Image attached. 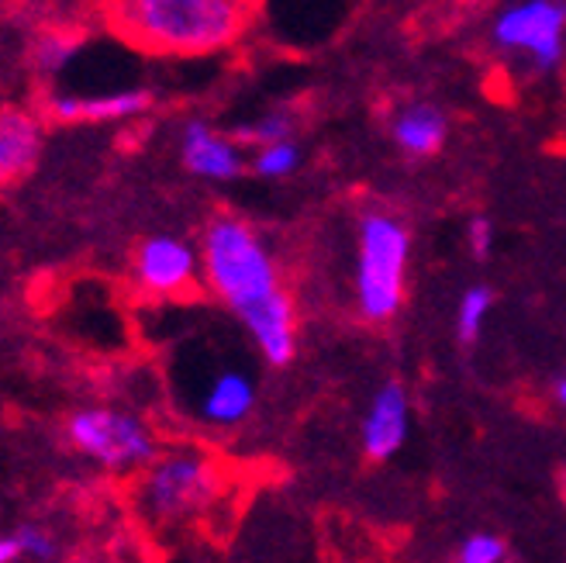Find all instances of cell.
Segmentation results:
<instances>
[{
  "label": "cell",
  "instance_id": "6da1fadb",
  "mask_svg": "<svg viewBox=\"0 0 566 563\" xmlns=\"http://www.w3.org/2000/svg\"><path fill=\"white\" fill-rule=\"evenodd\" d=\"M197 249L201 284L239 319L260 359L273 371L291 367L301 340L297 301L283 284L280 260L263 232L239 215H214Z\"/></svg>",
  "mask_w": 566,
  "mask_h": 563
},
{
  "label": "cell",
  "instance_id": "7a4b0ae2",
  "mask_svg": "<svg viewBox=\"0 0 566 563\" xmlns=\"http://www.w3.org/2000/svg\"><path fill=\"white\" fill-rule=\"evenodd\" d=\"M115 24L153 52L205 55L235 42L245 8L242 0H115Z\"/></svg>",
  "mask_w": 566,
  "mask_h": 563
},
{
  "label": "cell",
  "instance_id": "3957f363",
  "mask_svg": "<svg viewBox=\"0 0 566 563\" xmlns=\"http://www.w3.org/2000/svg\"><path fill=\"white\" fill-rule=\"evenodd\" d=\"M411 229L401 215L366 208L356 221L353 301L366 325H390L408 301Z\"/></svg>",
  "mask_w": 566,
  "mask_h": 563
},
{
  "label": "cell",
  "instance_id": "277c9868",
  "mask_svg": "<svg viewBox=\"0 0 566 563\" xmlns=\"http://www.w3.org/2000/svg\"><path fill=\"white\" fill-rule=\"evenodd\" d=\"M224 494L221 463L197 446L159 449L138 477V509L159 525H187L208 515Z\"/></svg>",
  "mask_w": 566,
  "mask_h": 563
},
{
  "label": "cell",
  "instance_id": "5b68a950",
  "mask_svg": "<svg viewBox=\"0 0 566 563\" xmlns=\"http://www.w3.org/2000/svg\"><path fill=\"white\" fill-rule=\"evenodd\" d=\"M63 436L73 453L91 460L107 473L146 470L159 457V436L146 418L118 405H87L76 408Z\"/></svg>",
  "mask_w": 566,
  "mask_h": 563
},
{
  "label": "cell",
  "instance_id": "8992f818",
  "mask_svg": "<svg viewBox=\"0 0 566 563\" xmlns=\"http://www.w3.org/2000/svg\"><path fill=\"white\" fill-rule=\"evenodd\" d=\"M491 42L549 76L566 60V0H512L491 21Z\"/></svg>",
  "mask_w": 566,
  "mask_h": 563
},
{
  "label": "cell",
  "instance_id": "52a82bcc",
  "mask_svg": "<svg viewBox=\"0 0 566 563\" xmlns=\"http://www.w3.org/2000/svg\"><path fill=\"white\" fill-rule=\"evenodd\" d=\"M132 288L153 301L193 294L201 288V249L174 232L142 239L132 257Z\"/></svg>",
  "mask_w": 566,
  "mask_h": 563
},
{
  "label": "cell",
  "instance_id": "ba28073f",
  "mask_svg": "<svg viewBox=\"0 0 566 563\" xmlns=\"http://www.w3.org/2000/svg\"><path fill=\"white\" fill-rule=\"evenodd\" d=\"M190 415L205 429L229 432L252 418L260 405V384L242 363H214L190 387Z\"/></svg>",
  "mask_w": 566,
  "mask_h": 563
},
{
  "label": "cell",
  "instance_id": "9c48e42d",
  "mask_svg": "<svg viewBox=\"0 0 566 563\" xmlns=\"http://www.w3.org/2000/svg\"><path fill=\"white\" fill-rule=\"evenodd\" d=\"M411 436V398L401 380H384L359 421V446L370 463H387Z\"/></svg>",
  "mask_w": 566,
  "mask_h": 563
},
{
  "label": "cell",
  "instance_id": "30bf717a",
  "mask_svg": "<svg viewBox=\"0 0 566 563\" xmlns=\"http://www.w3.org/2000/svg\"><path fill=\"white\" fill-rule=\"evenodd\" d=\"M180 156L184 166L201 180L211 184H229L242 177L245 170V156L235 138L214 132L208 122H187L180 135Z\"/></svg>",
  "mask_w": 566,
  "mask_h": 563
},
{
  "label": "cell",
  "instance_id": "8fae6325",
  "mask_svg": "<svg viewBox=\"0 0 566 563\" xmlns=\"http://www.w3.org/2000/svg\"><path fill=\"white\" fill-rule=\"evenodd\" d=\"M42 122L24 107H0V187L18 184L42 156Z\"/></svg>",
  "mask_w": 566,
  "mask_h": 563
},
{
  "label": "cell",
  "instance_id": "7c38bea8",
  "mask_svg": "<svg viewBox=\"0 0 566 563\" xmlns=\"http://www.w3.org/2000/svg\"><path fill=\"white\" fill-rule=\"evenodd\" d=\"M390 138L408 159H432L449 138V115L432 101H411L394 111Z\"/></svg>",
  "mask_w": 566,
  "mask_h": 563
},
{
  "label": "cell",
  "instance_id": "4fadbf2b",
  "mask_svg": "<svg viewBox=\"0 0 566 563\" xmlns=\"http://www.w3.org/2000/svg\"><path fill=\"white\" fill-rule=\"evenodd\" d=\"M153 107L149 91H115V94H97V97H76V94H55L49 97V118L63 125L80 122H128L146 115Z\"/></svg>",
  "mask_w": 566,
  "mask_h": 563
},
{
  "label": "cell",
  "instance_id": "5bb4252c",
  "mask_svg": "<svg viewBox=\"0 0 566 563\" xmlns=\"http://www.w3.org/2000/svg\"><path fill=\"white\" fill-rule=\"evenodd\" d=\"M494 312V288L491 284H470L457 301V319H452V332H457L460 346H476L484 325Z\"/></svg>",
  "mask_w": 566,
  "mask_h": 563
},
{
  "label": "cell",
  "instance_id": "9a60e30c",
  "mask_svg": "<svg viewBox=\"0 0 566 563\" xmlns=\"http://www.w3.org/2000/svg\"><path fill=\"white\" fill-rule=\"evenodd\" d=\"M301 166V146L294 138H283V143L273 146H260L256 156H252V174L263 180H287L291 174H297Z\"/></svg>",
  "mask_w": 566,
  "mask_h": 563
},
{
  "label": "cell",
  "instance_id": "2e32d148",
  "mask_svg": "<svg viewBox=\"0 0 566 563\" xmlns=\"http://www.w3.org/2000/svg\"><path fill=\"white\" fill-rule=\"evenodd\" d=\"M452 563H507V543L491 529H476L457 546Z\"/></svg>",
  "mask_w": 566,
  "mask_h": 563
},
{
  "label": "cell",
  "instance_id": "e0dca14e",
  "mask_svg": "<svg viewBox=\"0 0 566 563\" xmlns=\"http://www.w3.org/2000/svg\"><path fill=\"white\" fill-rule=\"evenodd\" d=\"M80 49V39L76 35H66V32H45L35 49H32V60L42 73H60Z\"/></svg>",
  "mask_w": 566,
  "mask_h": 563
},
{
  "label": "cell",
  "instance_id": "ac0fdd59",
  "mask_svg": "<svg viewBox=\"0 0 566 563\" xmlns=\"http://www.w3.org/2000/svg\"><path fill=\"white\" fill-rule=\"evenodd\" d=\"M239 135H242V143H252L256 149L283 143V138H294V115H287V111H270V115L245 125Z\"/></svg>",
  "mask_w": 566,
  "mask_h": 563
},
{
  "label": "cell",
  "instance_id": "d6986e66",
  "mask_svg": "<svg viewBox=\"0 0 566 563\" xmlns=\"http://www.w3.org/2000/svg\"><path fill=\"white\" fill-rule=\"evenodd\" d=\"M14 543L21 550V556H32V560H52L55 553H60V543H55L52 536V529L45 525H35V522H28L14 532Z\"/></svg>",
  "mask_w": 566,
  "mask_h": 563
},
{
  "label": "cell",
  "instance_id": "ffe728a7",
  "mask_svg": "<svg viewBox=\"0 0 566 563\" xmlns=\"http://www.w3.org/2000/svg\"><path fill=\"white\" fill-rule=\"evenodd\" d=\"M494 221L488 215H473L467 221V249H470V257L473 260H491V252H494Z\"/></svg>",
  "mask_w": 566,
  "mask_h": 563
},
{
  "label": "cell",
  "instance_id": "44dd1931",
  "mask_svg": "<svg viewBox=\"0 0 566 563\" xmlns=\"http://www.w3.org/2000/svg\"><path fill=\"white\" fill-rule=\"evenodd\" d=\"M18 560H21V550L14 536H0V563H18Z\"/></svg>",
  "mask_w": 566,
  "mask_h": 563
},
{
  "label": "cell",
  "instance_id": "7402d4cb",
  "mask_svg": "<svg viewBox=\"0 0 566 563\" xmlns=\"http://www.w3.org/2000/svg\"><path fill=\"white\" fill-rule=\"evenodd\" d=\"M553 402H556V408L566 415V374L556 377V384H553Z\"/></svg>",
  "mask_w": 566,
  "mask_h": 563
},
{
  "label": "cell",
  "instance_id": "603a6c76",
  "mask_svg": "<svg viewBox=\"0 0 566 563\" xmlns=\"http://www.w3.org/2000/svg\"><path fill=\"white\" fill-rule=\"evenodd\" d=\"M559 491H563V498H566V467L559 470Z\"/></svg>",
  "mask_w": 566,
  "mask_h": 563
}]
</instances>
